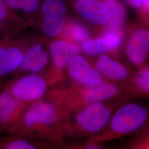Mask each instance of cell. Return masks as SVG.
I'll use <instances>...</instances> for the list:
<instances>
[{
  "label": "cell",
  "mask_w": 149,
  "mask_h": 149,
  "mask_svg": "<svg viewBox=\"0 0 149 149\" xmlns=\"http://www.w3.org/2000/svg\"><path fill=\"white\" fill-rule=\"evenodd\" d=\"M110 121L112 134L117 138L134 133L149 122V108L140 103H123Z\"/></svg>",
  "instance_id": "cell-1"
},
{
  "label": "cell",
  "mask_w": 149,
  "mask_h": 149,
  "mask_svg": "<svg viewBox=\"0 0 149 149\" xmlns=\"http://www.w3.org/2000/svg\"><path fill=\"white\" fill-rule=\"evenodd\" d=\"M40 9L44 33L49 37L58 36L63 31L66 20L68 8L64 0H43Z\"/></svg>",
  "instance_id": "cell-2"
},
{
  "label": "cell",
  "mask_w": 149,
  "mask_h": 149,
  "mask_svg": "<svg viewBox=\"0 0 149 149\" xmlns=\"http://www.w3.org/2000/svg\"><path fill=\"white\" fill-rule=\"evenodd\" d=\"M112 116L111 109L101 102L93 103L78 114L77 122L87 133H95L106 126Z\"/></svg>",
  "instance_id": "cell-3"
},
{
  "label": "cell",
  "mask_w": 149,
  "mask_h": 149,
  "mask_svg": "<svg viewBox=\"0 0 149 149\" xmlns=\"http://www.w3.org/2000/svg\"><path fill=\"white\" fill-rule=\"evenodd\" d=\"M129 62L136 68L143 67L149 56V31L139 29L132 34L126 48Z\"/></svg>",
  "instance_id": "cell-4"
},
{
  "label": "cell",
  "mask_w": 149,
  "mask_h": 149,
  "mask_svg": "<svg viewBox=\"0 0 149 149\" xmlns=\"http://www.w3.org/2000/svg\"><path fill=\"white\" fill-rule=\"evenodd\" d=\"M69 64L70 74L80 85L91 87L102 82L101 74L83 56L79 55L74 56Z\"/></svg>",
  "instance_id": "cell-5"
},
{
  "label": "cell",
  "mask_w": 149,
  "mask_h": 149,
  "mask_svg": "<svg viewBox=\"0 0 149 149\" xmlns=\"http://www.w3.org/2000/svg\"><path fill=\"white\" fill-rule=\"evenodd\" d=\"M74 7L83 19L93 25L104 26L110 20L108 7L99 0H76Z\"/></svg>",
  "instance_id": "cell-6"
},
{
  "label": "cell",
  "mask_w": 149,
  "mask_h": 149,
  "mask_svg": "<svg viewBox=\"0 0 149 149\" xmlns=\"http://www.w3.org/2000/svg\"><path fill=\"white\" fill-rule=\"evenodd\" d=\"M42 78L36 75H28L17 81L11 87V94L22 101H33L40 98L46 91Z\"/></svg>",
  "instance_id": "cell-7"
},
{
  "label": "cell",
  "mask_w": 149,
  "mask_h": 149,
  "mask_svg": "<svg viewBox=\"0 0 149 149\" xmlns=\"http://www.w3.org/2000/svg\"><path fill=\"white\" fill-rule=\"evenodd\" d=\"M24 58L21 49L7 42H0V77L19 68Z\"/></svg>",
  "instance_id": "cell-8"
},
{
  "label": "cell",
  "mask_w": 149,
  "mask_h": 149,
  "mask_svg": "<svg viewBox=\"0 0 149 149\" xmlns=\"http://www.w3.org/2000/svg\"><path fill=\"white\" fill-rule=\"evenodd\" d=\"M96 66L102 75L114 82L126 81L130 76V71L125 65L106 55H102Z\"/></svg>",
  "instance_id": "cell-9"
},
{
  "label": "cell",
  "mask_w": 149,
  "mask_h": 149,
  "mask_svg": "<svg viewBox=\"0 0 149 149\" xmlns=\"http://www.w3.org/2000/svg\"><path fill=\"white\" fill-rule=\"evenodd\" d=\"M122 90L112 82H102L93 87H88L82 94L83 102L87 104L106 101L119 96Z\"/></svg>",
  "instance_id": "cell-10"
},
{
  "label": "cell",
  "mask_w": 149,
  "mask_h": 149,
  "mask_svg": "<svg viewBox=\"0 0 149 149\" xmlns=\"http://www.w3.org/2000/svg\"><path fill=\"white\" fill-rule=\"evenodd\" d=\"M49 52L54 63L58 68H65L74 56L80 52L79 46L69 41L56 40L51 43Z\"/></svg>",
  "instance_id": "cell-11"
},
{
  "label": "cell",
  "mask_w": 149,
  "mask_h": 149,
  "mask_svg": "<svg viewBox=\"0 0 149 149\" xmlns=\"http://www.w3.org/2000/svg\"><path fill=\"white\" fill-rule=\"evenodd\" d=\"M120 42L119 36L112 33H106L103 37L87 40L83 43L82 49L87 54L95 56L117 49Z\"/></svg>",
  "instance_id": "cell-12"
},
{
  "label": "cell",
  "mask_w": 149,
  "mask_h": 149,
  "mask_svg": "<svg viewBox=\"0 0 149 149\" xmlns=\"http://www.w3.org/2000/svg\"><path fill=\"white\" fill-rule=\"evenodd\" d=\"M56 119L54 107L48 102L36 104L28 111L25 117L26 125L31 127L36 124H50Z\"/></svg>",
  "instance_id": "cell-13"
},
{
  "label": "cell",
  "mask_w": 149,
  "mask_h": 149,
  "mask_svg": "<svg viewBox=\"0 0 149 149\" xmlns=\"http://www.w3.org/2000/svg\"><path fill=\"white\" fill-rule=\"evenodd\" d=\"M48 61V53L43 50L41 44H37L27 52L22 63L21 69L38 72L46 66Z\"/></svg>",
  "instance_id": "cell-14"
},
{
  "label": "cell",
  "mask_w": 149,
  "mask_h": 149,
  "mask_svg": "<svg viewBox=\"0 0 149 149\" xmlns=\"http://www.w3.org/2000/svg\"><path fill=\"white\" fill-rule=\"evenodd\" d=\"M17 107L16 98L10 91L0 92V128H5L11 123Z\"/></svg>",
  "instance_id": "cell-15"
},
{
  "label": "cell",
  "mask_w": 149,
  "mask_h": 149,
  "mask_svg": "<svg viewBox=\"0 0 149 149\" xmlns=\"http://www.w3.org/2000/svg\"><path fill=\"white\" fill-rule=\"evenodd\" d=\"M111 12V18L108 22V31L106 33L116 34L119 37L122 35V26L124 16L123 6L117 0H105L104 2Z\"/></svg>",
  "instance_id": "cell-16"
},
{
  "label": "cell",
  "mask_w": 149,
  "mask_h": 149,
  "mask_svg": "<svg viewBox=\"0 0 149 149\" xmlns=\"http://www.w3.org/2000/svg\"><path fill=\"white\" fill-rule=\"evenodd\" d=\"M6 4L12 13L32 15L40 8L41 0H5Z\"/></svg>",
  "instance_id": "cell-17"
},
{
  "label": "cell",
  "mask_w": 149,
  "mask_h": 149,
  "mask_svg": "<svg viewBox=\"0 0 149 149\" xmlns=\"http://www.w3.org/2000/svg\"><path fill=\"white\" fill-rule=\"evenodd\" d=\"M130 88L134 93L149 96V66L141 68L131 77Z\"/></svg>",
  "instance_id": "cell-18"
},
{
  "label": "cell",
  "mask_w": 149,
  "mask_h": 149,
  "mask_svg": "<svg viewBox=\"0 0 149 149\" xmlns=\"http://www.w3.org/2000/svg\"><path fill=\"white\" fill-rule=\"evenodd\" d=\"M66 33L70 39L76 43H85L90 37V33L87 28L75 22L68 23Z\"/></svg>",
  "instance_id": "cell-19"
},
{
  "label": "cell",
  "mask_w": 149,
  "mask_h": 149,
  "mask_svg": "<svg viewBox=\"0 0 149 149\" xmlns=\"http://www.w3.org/2000/svg\"><path fill=\"white\" fill-rule=\"evenodd\" d=\"M15 17L7 7L5 0H0V22L6 27V23L14 19Z\"/></svg>",
  "instance_id": "cell-20"
},
{
  "label": "cell",
  "mask_w": 149,
  "mask_h": 149,
  "mask_svg": "<svg viewBox=\"0 0 149 149\" xmlns=\"http://www.w3.org/2000/svg\"><path fill=\"white\" fill-rule=\"evenodd\" d=\"M129 3L135 7H139L143 5L144 0H127Z\"/></svg>",
  "instance_id": "cell-21"
},
{
  "label": "cell",
  "mask_w": 149,
  "mask_h": 149,
  "mask_svg": "<svg viewBox=\"0 0 149 149\" xmlns=\"http://www.w3.org/2000/svg\"><path fill=\"white\" fill-rule=\"evenodd\" d=\"M143 5L144 6L145 9L149 10V0H144Z\"/></svg>",
  "instance_id": "cell-22"
},
{
  "label": "cell",
  "mask_w": 149,
  "mask_h": 149,
  "mask_svg": "<svg viewBox=\"0 0 149 149\" xmlns=\"http://www.w3.org/2000/svg\"><path fill=\"white\" fill-rule=\"evenodd\" d=\"M87 149H99V148H97V146L95 145L90 144L86 146Z\"/></svg>",
  "instance_id": "cell-23"
},
{
  "label": "cell",
  "mask_w": 149,
  "mask_h": 149,
  "mask_svg": "<svg viewBox=\"0 0 149 149\" xmlns=\"http://www.w3.org/2000/svg\"><path fill=\"white\" fill-rule=\"evenodd\" d=\"M147 147H148V148H149V143H148V144H147Z\"/></svg>",
  "instance_id": "cell-24"
}]
</instances>
